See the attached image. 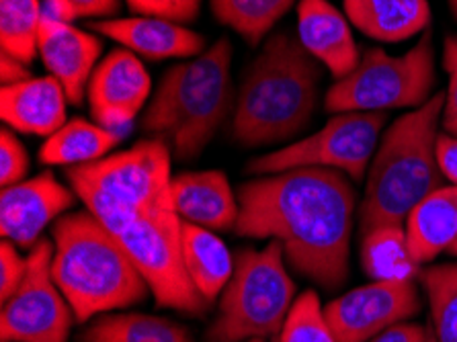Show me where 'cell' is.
Here are the masks:
<instances>
[{
    "label": "cell",
    "mask_w": 457,
    "mask_h": 342,
    "mask_svg": "<svg viewBox=\"0 0 457 342\" xmlns=\"http://www.w3.org/2000/svg\"><path fill=\"white\" fill-rule=\"evenodd\" d=\"M66 177L76 197L121 242L136 269L146 279L158 305L204 316L210 304L185 269L181 215L177 212H137L72 172H66Z\"/></svg>",
    "instance_id": "8992f818"
},
{
    "label": "cell",
    "mask_w": 457,
    "mask_h": 342,
    "mask_svg": "<svg viewBox=\"0 0 457 342\" xmlns=\"http://www.w3.org/2000/svg\"><path fill=\"white\" fill-rule=\"evenodd\" d=\"M37 52L50 76L64 87L68 101L79 107L99 66L103 41L72 23L41 17Z\"/></svg>",
    "instance_id": "9a60e30c"
},
{
    "label": "cell",
    "mask_w": 457,
    "mask_h": 342,
    "mask_svg": "<svg viewBox=\"0 0 457 342\" xmlns=\"http://www.w3.org/2000/svg\"><path fill=\"white\" fill-rule=\"evenodd\" d=\"M72 6L76 19H105L120 13V0H66Z\"/></svg>",
    "instance_id": "e575fe53"
},
{
    "label": "cell",
    "mask_w": 457,
    "mask_h": 342,
    "mask_svg": "<svg viewBox=\"0 0 457 342\" xmlns=\"http://www.w3.org/2000/svg\"><path fill=\"white\" fill-rule=\"evenodd\" d=\"M170 158V146L152 138L120 154L85 166H71L66 172L76 174L137 212H177L172 204Z\"/></svg>",
    "instance_id": "8fae6325"
},
{
    "label": "cell",
    "mask_w": 457,
    "mask_h": 342,
    "mask_svg": "<svg viewBox=\"0 0 457 342\" xmlns=\"http://www.w3.org/2000/svg\"><path fill=\"white\" fill-rule=\"evenodd\" d=\"M3 342H4V340H3Z\"/></svg>",
    "instance_id": "b9f144b4"
},
{
    "label": "cell",
    "mask_w": 457,
    "mask_h": 342,
    "mask_svg": "<svg viewBox=\"0 0 457 342\" xmlns=\"http://www.w3.org/2000/svg\"><path fill=\"white\" fill-rule=\"evenodd\" d=\"M435 47L431 33L422 35L412 50L390 55L370 47L357 68L328 88V113H384L392 109H419L435 95Z\"/></svg>",
    "instance_id": "ba28073f"
},
{
    "label": "cell",
    "mask_w": 457,
    "mask_h": 342,
    "mask_svg": "<svg viewBox=\"0 0 457 342\" xmlns=\"http://www.w3.org/2000/svg\"><path fill=\"white\" fill-rule=\"evenodd\" d=\"M384 123L386 113H337L316 134L253 160L248 172L267 177L295 169H327L359 183L370 171Z\"/></svg>",
    "instance_id": "9c48e42d"
},
{
    "label": "cell",
    "mask_w": 457,
    "mask_h": 342,
    "mask_svg": "<svg viewBox=\"0 0 457 342\" xmlns=\"http://www.w3.org/2000/svg\"><path fill=\"white\" fill-rule=\"evenodd\" d=\"M120 142L113 129L74 117L46 139L39 163L50 166H85L105 158Z\"/></svg>",
    "instance_id": "603a6c76"
},
{
    "label": "cell",
    "mask_w": 457,
    "mask_h": 342,
    "mask_svg": "<svg viewBox=\"0 0 457 342\" xmlns=\"http://www.w3.org/2000/svg\"><path fill=\"white\" fill-rule=\"evenodd\" d=\"M445 93H435L422 107L398 117L373 154L359 204V236L382 226H404L414 207L443 187L437 138Z\"/></svg>",
    "instance_id": "3957f363"
},
{
    "label": "cell",
    "mask_w": 457,
    "mask_h": 342,
    "mask_svg": "<svg viewBox=\"0 0 457 342\" xmlns=\"http://www.w3.org/2000/svg\"><path fill=\"white\" fill-rule=\"evenodd\" d=\"M74 195L52 172L4 187L0 193V234L31 250L41 240V232L74 205Z\"/></svg>",
    "instance_id": "5bb4252c"
},
{
    "label": "cell",
    "mask_w": 457,
    "mask_h": 342,
    "mask_svg": "<svg viewBox=\"0 0 457 342\" xmlns=\"http://www.w3.org/2000/svg\"><path fill=\"white\" fill-rule=\"evenodd\" d=\"M320 76V62L300 39L287 31L271 35L238 88L234 139L246 148H259L302 134L318 104Z\"/></svg>",
    "instance_id": "7a4b0ae2"
},
{
    "label": "cell",
    "mask_w": 457,
    "mask_h": 342,
    "mask_svg": "<svg viewBox=\"0 0 457 342\" xmlns=\"http://www.w3.org/2000/svg\"><path fill=\"white\" fill-rule=\"evenodd\" d=\"M351 25L367 38L400 44L431 25L428 0H345Z\"/></svg>",
    "instance_id": "44dd1931"
},
{
    "label": "cell",
    "mask_w": 457,
    "mask_h": 342,
    "mask_svg": "<svg viewBox=\"0 0 457 342\" xmlns=\"http://www.w3.org/2000/svg\"><path fill=\"white\" fill-rule=\"evenodd\" d=\"M183 258L189 279L205 302H216L234 275V261L226 244L212 229L183 221Z\"/></svg>",
    "instance_id": "7402d4cb"
},
{
    "label": "cell",
    "mask_w": 457,
    "mask_h": 342,
    "mask_svg": "<svg viewBox=\"0 0 457 342\" xmlns=\"http://www.w3.org/2000/svg\"><path fill=\"white\" fill-rule=\"evenodd\" d=\"M212 13L251 46H259L295 0H210Z\"/></svg>",
    "instance_id": "484cf974"
},
{
    "label": "cell",
    "mask_w": 457,
    "mask_h": 342,
    "mask_svg": "<svg viewBox=\"0 0 457 342\" xmlns=\"http://www.w3.org/2000/svg\"><path fill=\"white\" fill-rule=\"evenodd\" d=\"M152 90L146 66L134 52L120 47L99 62L88 82L87 96L95 123L121 128L134 121Z\"/></svg>",
    "instance_id": "4fadbf2b"
},
{
    "label": "cell",
    "mask_w": 457,
    "mask_h": 342,
    "mask_svg": "<svg viewBox=\"0 0 457 342\" xmlns=\"http://www.w3.org/2000/svg\"><path fill=\"white\" fill-rule=\"evenodd\" d=\"M52 275L79 322L140 304L150 291L121 242L88 209L54 223Z\"/></svg>",
    "instance_id": "277c9868"
},
{
    "label": "cell",
    "mask_w": 457,
    "mask_h": 342,
    "mask_svg": "<svg viewBox=\"0 0 457 342\" xmlns=\"http://www.w3.org/2000/svg\"><path fill=\"white\" fill-rule=\"evenodd\" d=\"M414 263L422 267L457 242V187H439L412 209L404 221Z\"/></svg>",
    "instance_id": "ffe728a7"
},
{
    "label": "cell",
    "mask_w": 457,
    "mask_h": 342,
    "mask_svg": "<svg viewBox=\"0 0 457 342\" xmlns=\"http://www.w3.org/2000/svg\"><path fill=\"white\" fill-rule=\"evenodd\" d=\"M361 267L371 281H414V263L404 226H382L361 238Z\"/></svg>",
    "instance_id": "cb8c5ba5"
},
{
    "label": "cell",
    "mask_w": 457,
    "mask_h": 342,
    "mask_svg": "<svg viewBox=\"0 0 457 342\" xmlns=\"http://www.w3.org/2000/svg\"><path fill=\"white\" fill-rule=\"evenodd\" d=\"M80 342H193L189 330L148 313H103L82 332Z\"/></svg>",
    "instance_id": "d4e9b609"
},
{
    "label": "cell",
    "mask_w": 457,
    "mask_h": 342,
    "mask_svg": "<svg viewBox=\"0 0 457 342\" xmlns=\"http://www.w3.org/2000/svg\"><path fill=\"white\" fill-rule=\"evenodd\" d=\"M294 296L295 285L286 269L281 242L271 240L262 250H240L207 342L277 337L295 302Z\"/></svg>",
    "instance_id": "52a82bcc"
},
{
    "label": "cell",
    "mask_w": 457,
    "mask_h": 342,
    "mask_svg": "<svg viewBox=\"0 0 457 342\" xmlns=\"http://www.w3.org/2000/svg\"><path fill=\"white\" fill-rule=\"evenodd\" d=\"M172 204L183 221L207 229H230L238 221V197L221 171L183 172L172 177Z\"/></svg>",
    "instance_id": "d6986e66"
},
{
    "label": "cell",
    "mask_w": 457,
    "mask_h": 342,
    "mask_svg": "<svg viewBox=\"0 0 457 342\" xmlns=\"http://www.w3.org/2000/svg\"><path fill=\"white\" fill-rule=\"evenodd\" d=\"M91 29L148 60L195 58L205 52L204 35L169 19H103L91 23Z\"/></svg>",
    "instance_id": "e0dca14e"
},
{
    "label": "cell",
    "mask_w": 457,
    "mask_h": 342,
    "mask_svg": "<svg viewBox=\"0 0 457 342\" xmlns=\"http://www.w3.org/2000/svg\"><path fill=\"white\" fill-rule=\"evenodd\" d=\"M275 342H337L316 291L295 299Z\"/></svg>",
    "instance_id": "f1b7e54d"
},
{
    "label": "cell",
    "mask_w": 457,
    "mask_h": 342,
    "mask_svg": "<svg viewBox=\"0 0 457 342\" xmlns=\"http://www.w3.org/2000/svg\"><path fill=\"white\" fill-rule=\"evenodd\" d=\"M232 44L220 38L204 54L172 66L142 120L146 134L162 139L179 160H195L216 138L234 107Z\"/></svg>",
    "instance_id": "5b68a950"
},
{
    "label": "cell",
    "mask_w": 457,
    "mask_h": 342,
    "mask_svg": "<svg viewBox=\"0 0 457 342\" xmlns=\"http://www.w3.org/2000/svg\"><path fill=\"white\" fill-rule=\"evenodd\" d=\"M443 70L447 72V93L441 125L445 134L457 138V35H447L443 44Z\"/></svg>",
    "instance_id": "1f68e13d"
},
{
    "label": "cell",
    "mask_w": 457,
    "mask_h": 342,
    "mask_svg": "<svg viewBox=\"0 0 457 342\" xmlns=\"http://www.w3.org/2000/svg\"><path fill=\"white\" fill-rule=\"evenodd\" d=\"M449 9H452V15L457 19V0H449Z\"/></svg>",
    "instance_id": "74e56055"
},
{
    "label": "cell",
    "mask_w": 457,
    "mask_h": 342,
    "mask_svg": "<svg viewBox=\"0 0 457 342\" xmlns=\"http://www.w3.org/2000/svg\"><path fill=\"white\" fill-rule=\"evenodd\" d=\"M427 342H437V338H435V334H433V328H431V334H428V340Z\"/></svg>",
    "instance_id": "ab89813d"
},
{
    "label": "cell",
    "mask_w": 457,
    "mask_h": 342,
    "mask_svg": "<svg viewBox=\"0 0 457 342\" xmlns=\"http://www.w3.org/2000/svg\"><path fill=\"white\" fill-rule=\"evenodd\" d=\"M242 342H265L262 338H251V340H242Z\"/></svg>",
    "instance_id": "60d3db41"
},
{
    "label": "cell",
    "mask_w": 457,
    "mask_h": 342,
    "mask_svg": "<svg viewBox=\"0 0 457 342\" xmlns=\"http://www.w3.org/2000/svg\"><path fill=\"white\" fill-rule=\"evenodd\" d=\"M54 242L39 240L27 256V273L0 310L4 342H68L74 312L54 281Z\"/></svg>",
    "instance_id": "30bf717a"
},
{
    "label": "cell",
    "mask_w": 457,
    "mask_h": 342,
    "mask_svg": "<svg viewBox=\"0 0 457 342\" xmlns=\"http://www.w3.org/2000/svg\"><path fill=\"white\" fill-rule=\"evenodd\" d=\"M420 312L414 281H371L324 308L337 342H367Z\"/></svg>",
    "instance_id": "7c38bea8"
},
{
    "label": "cell",
    "mask_w": 457,
    "mask_h": 342,
    "mask_svg": "<svg viewBox=\"0 0 457 342\" xmlns=\"http://www.w3.org/2000/svg\"><path fill=\"white\" fill-rule=\"evenodd\" d=\"M39 0H0V47L25 64L39 54L41 29Z\"/></svg>",
    "instance_id": "4316f807"
},
{
    "label": "cell",
    "mask_w": 457,
    "mask_h": 342,
    "mask_svg": "<svg viewBox=\"0 0 457 342\" xmlns=\"http://www.w3.org/2000/svg\"><path fill=\"white\" fill-rule=\"evenodd\" d=\"M29 79H31L29 64L12 58L9 54L0 52V82H3V87L17 85V82H23Z\"/></svg>",
    "instance_id": "8d00e7d4"
},
{
    "label": "cell",
    "mask_w": 457,
    "mask_h": 342,
    "mask_svg": "<svg viewBox=\"0 0 457 342\" xmlns=\"http://www.w3.org/2000/svg\"><path fill=\"white\" fill-rule=\"evenodd\" d=\"M126 3L140 17L169 19L181 25L195 21L202 9V0H126Z\"/></svg>",
    "instance_id": "4dcf8cb0"
},
{
    "label": "cell",
    "mask_w": 457,
    "mask_h": 342,
    "mask_svg": "<svg viewBox=\"0 0 457 342\" xmlns=\"http://www.w3.org/2000/svg\"><path fill=\"white\" fill-rule=\"evenodd\" d=\"M428 334H431V328L428 326L400 322L386 328L384 332H379L378 337H373L367 342H427Z\"/></svg>",
    "instance_id": "836d02e7"
},
{
    "label": "cell",
    "mask_w": 457,
    "mask_h": 342,
    "mask_svg": "<svg viewBox=\"0 0 457 342\" xmlns=\"http://www.w3.org/2000/svg\"><path fill=\"white\" fill-rule=\"evenodd\" d=\"M29 154L9 128L0 131V187L17 185L29 172Z\"/></svg>",
    "instance_id": "f546056e"
},
{
    "label": "cell",
    "mask_w": 457,
    "mask_h": 342,
    "mask_svg": "<svg viewBox=\"0 0 457 342\" xmlns=\"http://www.w3.org/2000/svg\"><path fill=\"white\" fill-rule=\"evenodd\" d=\"M447 254H453V256H457V242L453 244V246H452V248H449V250H447Z\"/></svg>",
    "instance_id": "f35d334b"
},
{
    "label": "cell",
    "mask_w": 457,
    "mask_h": 342,
    "mask_svg": "<svg viewBox=\"0 0 457 342\" xmlns=\"http://www.w3.org/2000/svg\"><path fill=\"white\" fill-rule=\"evenodd\" d=\"M234 229L281 242L286 263L324 289L349 279L357 193L347 174L295 169L248 180L238 191Z\"/></svg>",
    "instance_id": "6da1fadb"
},
{
    "label": "cell",
    "mask_w": 457,
    "mask_h": 342,
    "mask_svg": "<svg viewBox=\"0 0 457 342\" xmlns=\"http://www.w3.org/2000/svg\"><path fill=\"white\" fill-rule=\"evenodd\" d=\"M27 273V258H21L15 242L3 240L0 244V302H6L23 281Z\"/></svg>",
    "instance_id": "d6a6232c"
},
{
    "label": "cell",
    "mask_w": 457,
    "mask_h": 342,
    "mask_svg": "<svg viewBox=\"0 0 457 342\" xmlns=\"http://www.w3.org/2000/svg\"><path fill=\"white\" fill-rule=\"evenodd\" d=\"M437 164L449 183L457 187V138L449 134H439L437 138Z\"/></svg>",
    "instance_id": "d590c367"
},
{
    "label": "cell",
    "mask_w": 457,
    "mask_h": 342,
    "mask_svg": "<svg viewBox=\"0 0 457 342\" xmlns=\"http://www.w3.org/2000/svg\"><path fill=\"white\" fill-rule=\"evenodd\" d=\"M297 39L337 80L351 74L361 60L349 19L328 0L297 3Z\"/></svg>",
    "instance_id": "2e32d148"
},
{
    "label": "cell",
    "mask_w": 457,
    "mask_h": 342,
    "mask_svg": "<svg viewBox=\"0 0 457 342\" xmlns=\"http://www.w3.org/2000/svg\"><path fill=\"white\" fill-rule=\"evenodd\" d=\"M68 95L54 76L0 88V117L21 134L50 138L66 123Z\"/></svg>",
    "instance_id": "ac0fdd59"
},
{
    "label": "cell",
    "mask_w": 457,
    "mask_h": 342,
    "mask_svg": "<svg viewBox=\"0 0 457 342\" xmlns=\"http://www.w3.org/2000/svg\"><path fill=\"white\" fill-rule=\"evenodd\" d=\"M431 308L437 342H457V263L437 264L419 273Z\"/></svg>",
    "instance_id": "83f0119b"
}]
</instances>
